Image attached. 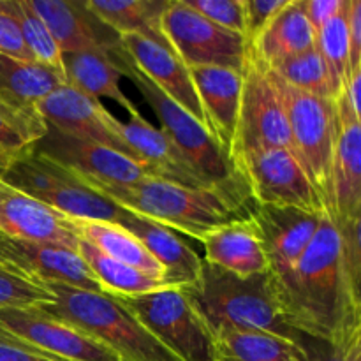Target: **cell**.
<instances>
[{"label": "cell", "instance_id": "f35d334b", "mask_svg": "<svg viewBox=\"0 0 361 361\" xmlns=\"http://www.w3.org/2000/svg\"><path fill=\"white\" fill-rule=\"evenodd\" d=\"M288 2L289 0H243V21H245L243 39L247 48L254 44L261 32L270 25V21Z\"/></svg>", "mask_w": 361, "mask_h": 361}, {"label": "cell", "instance_id": "f546056e", "mask_svg": "<svg viewBox=\"0 0 361 361\" xmlns=\"http://www.w3.org/2000/svg\"><path fill=\"white\" fill-rule=\"evenodd\" d=\"M168 2L169 0H87V7L118 35L140 34L171 49L161 28Z\"/></svg>", "mask_w": 361, "mask_h": 361}, {"label": "cell", "instance_id": "1f68e13d", "mask_svg": "<svg viewBox=\"0 0 361 361\" xmlns=\"http://www.w3.org/2000/svg\"><path fill=\"white\" fill-rule=\"evenodd\" d=\"M78 254L83 257L87 267L94 274L95 281L101 286V291L115 296V298L145 295V293L166 288V284L148 277L143 271L104 256L85 240H80V243H78Z\"/></svg>", "mask_w": 361, "mask_h": 361}, {"label": "cell", "instance_id": "b9f144b4", "mask_svg": "<svg viewBox=\"0 0 361 361\" xmlns=\"http://www.w3.org/2000/svg\"><path fill=\"white\" fill-rule=\"evenodd\" d=\"M0 361H56L0 331Z\"/></svg>", "mask_w": 361, "mask_h": 361}, {"label": "cell", "instance_id": "2e32d148", "mask_svg": "<svg viewBox=\"0 0 361 361\" xmlns=\"http://www.w3.org/2000/svg\"><path fill=\"white\" fill-rule=\"evenodd\" d=\"M0 264L35 284H62L102 293L83 257L66 247L16 242L0 235Z\"/></svg>", "mask_w": 361, "mask_h": 361}, {"label": "cell", "instance_id": "3957f363", "mask_svg": "<svg viewBox=\"0 0 361 361\" xmlns=\"http://www.w3.org/2000/svg\"><path fill=\"white\" fill-rule=\"evenodd\" d=\"M212 331H267L305 341L286 319L270 271L238 277L203 261L196 284L180 288Z\"/></svg>", "mask_w": 361, "mask_h": 361}, {"label": "cell", "instance_id": "4fadbf2b", "mask_svg": "<svg viewBox=\"0 0 361 361\" xmlns=\"http://www.w3.org/2000/svg\"><path fill=\"white\" fill-rule=\"evenodd\" d=\"M0 331L56 361H123L85 331L39 309H0Z\"/></svg>", "mask_w": 361, "mask_h": 361}, {"label": "cell", "instance_id": "30bf717a", "mask_svg": "<svg viewBox=\"0 0 361 361\" xmlns=\"http://www.w3.org/2000/svg\"><path fill=\"white\" fill-rule=\"evenodd\" d=\"M233 166L257 207H293L326 214L323 200L291 148L249 152L236 157Z\"/></svg>", "mask_w": 361, "mask_h": 361}, {"label": "cell", "instance_id": "4dcf8cb0", "mask_svg": "<svg viewBox=\"0 0 361 361\" xmlns=\"http://www.w3.org/2000/svg\"><path fill=\"white\" fill-rule=\"evenodd\" d=\"M48 123L37 106L20 108L0 101V175L34 154Z\"/></svg>", "mask_w": 361, "mask_h": 361}, {"label": "cell", "instance_id": "277c9868", "mask_svg": "<svg viewBox=\"0 0 361 361\" xmlns=\"http://www.w3.org/2000/svg\"><path fill=\"white\" fill-rule=\"evenodd\" d=\"M42 286L53 303L39 310L85 331L123 361H180L115 296L62 284Z\"/></svg>", "mask_w": 361, "mask_h": 361}, {"label": "cell", "instance_id": "7402d4cb", "mask_svg": "<svg viewBox=\"0 0 361 361\" xmlns=\"http://www.w3.org/2000/svg\"><path fill=\"white\" fill-rule=\"evenodd\" d=\"M116 130L126 141L134 157L143 162L152 175L189 187H208L200 173L189 164L182 152L161 129L152 126L141 113L129 115V120L116 122Z\"/></svg>", "mask_w": 361, "mask_h": 361}, {"label": "cell", "instance_id": "5b68a950", "mask_svg": "<svg viewBox=\"0 0 361 361\" xmlns=\"http://www.w3.org/2000/svg\"><path fill=\"white\" fill-rule=\"evenodd\" d=\"M271 78L277 83L284 102L289 126V148L328 208L331 164L341 130L335 99L295 90L274 74Z\"/></svg>", "mask_w": 361, "mask_h": 361}, {"label": "cell", "instance_id": "d6986e66", "mask_svg": "<svg viewBox=\"0 0 361 361\" xmlns=\"http://www.w3.org/2000/svg\"><path fill=\"white\" fill-rule=\"evenodd\" d=\"M120 44L145 78L208 129L189 67L171 49L140 34L120 35Z\"/></svg>", "mask_w": 361, "mask_h": 361}, {"label": "cell", "instance_id": "4316f807", "mask_svg": "<svg viewBox=\"0 0 361 361\" xmlns=\"http://www.w3.org/2000/svg\"><path fill=\"white\" fill-rule=\"evenodd\" d=\"M63 73L66 83L81 94L94 99H111L129 115L140 113L120 88L122 73L116 67L111 51H80L63 55Z\"/></svg>", "mask_w": 361, "mask_h": 361}, {"label": "cell", "instance_id": "74e56055", "mask_svg": "<svg viewBox=\"0 0 361 361\" xmlns=\"http://www.w3.org/2000/svg\"><path fill=\"white\" fill-rule=\"evenodd\" d=\"M187 4L212 23L243 35V0H187Z\"/></svg>", "mask_w": 361, "mask_h": 361}, {"label": "cell", "instance_id": "83f0119b", "mask_svg": "<svg viewBox=\"0 0 361 361\" xmlns=\"http://www.w3.org/2000/svg\"><path fill=\"white\" fill-rule=\"evenodd\" d=\"M62 85H66L63 71L0 53V101L32 108Z\"/></svg>", "mask_w": 361, "mask_h": 361}, {"label": "cell", "instance_id": "5bb4252c", "mask_svg": "<svg viewBox=\"0 0 361 361\" xmlns=\"http://www.w3.org/2000/svg\"><path fill=\"white\" fill-rule=\"evenodd\" d=\"M0 235L16 242L48 243L78 250V219L63 215L0 176Z\"/></svg>", "mask_w": 361, "mask_h": 361}, {"label": "cell", "instance_id": "9a60e30c", "mask_svg": "<svg viewBox=\"0 0 361 361\" xmlns=\"http://www.w3.org/2000/svg\"><path fill=\"white\" fill-rule=\"evenodd\" d=\"M37 109L46 123L59 129L60 133L104 145L122 152L127 157L136 159L116 130L118 118L113 116L99 99L88 97L66 83L46 95L37 104Z\"/></svg>", "mask_w": 361, "mask_h": 361}, {"label": "cell", "instance_id": "8d00e7d4", "mask_svg": "<svg viewBox=\"0 0 361 361\" xmlns=\"http://www.w3.org/2000/svg\"><path fill=\"white\" fill-rule=\"evenodd\" d=\"M341 233V263L344 270L345 282L356 300H361V215L337 224Z\"/></svg>", "mask_w": 361, "mask_h": 361}, {"label": "cell", "instance_id": "e575fe53", "mask_svg": "<svg viewBox=\"0 0 361 361\" xmlns=\"http://www.w3.org/2000/svg\"><path fill=\"white\" fill-rule=\"evenodd\" d=\"M4 9L16 21L25 46L35 62L63 71V56L44 21L32 11L28 0H2Z\"/></svg>", "mask_w": 361, "mask_h": 361}, {"label": "cell", "instance_id": "6da1fadb", "mask_svg": "<svg viewBox=\"0 0 361 361\" xmlns=\"http://www.w3.org/2000/svg\"><path fill=\"white\" fill-rule=\"evenodd\" d=\"M274 281L286 319L305 338L334 344L361 330V300L348 288L341 233L328 215L296 267Z\"/></svg>", "mask_w": 361, "mask_h": 361}, {"label": "cell", "instance_id": "484cf974", "mask_svg": "<svg viewBox=\"0 0 361 361\" xmlns=\"http://www.w3.org/2000/svg\"><path fill=\"white\" fill-rule=\"evenodd\" d=\"M316 48V32L303 13L302 0H289L247 51L264 66Z\"/></svg>", "mask_w": 361, "mask_h": 361}, {"label": "cell", "instance_id": "e0dca14e", "mask_svg": "<svg viewBox=\"0 0 361 361\" xmlns=\"http://www.w3.org/2000/svg\"><path fill=\"white\" fill-rule=\"evenodd\" d=\"M324 215L293 207H257L250 217L259 231L270 274L275 279L288 275L309 249Z\"/></svg>", "mask_w": 361, "mask_h": 361}, {"label": "cell", "instance_id": "ba28073f", "mask_svg": "<svg viewBox=\"0 0 361 361\" xmlns=\"http://www.w3.org/2000/svg\"><path fill=\"white\" fill-rule=\"evenodd\" d=\"M0 176L46 207L73 219L116 224L123 212L108 197H102L69 171L35 152Z\"/></svg>", "mask_w": 361, "mask_h": 361}, {"label": "cell", "instance_id": "ac0fdd59", "mask_svg": "<svg viewBox=\"0 0 361 361\" xmlns=\"http://www.w3.org/2000/svg\"><path fill=\"white\" fill-rule=\"evenodd\" d=\"M44 21L63 55L80 51H115L120 35L102 23L87 7V0H28Z\"/></svg>", "mask_w": 361, "mask_h": 361}, {"label": "cell", "instance_id": "8fae6325", "mask_svg": "<svg viewBox=\"0 0 361 361\" xmlns=\"http://www.w3.org/2000/svg\"><path fill=\"white\" fill-rule=\"evenodd\" d=\"M162 34L187 67H228L242 73L247 46L243 35L212 23L187 4L169 0L161 20Z\"/></svg>", "mask_w": 361, "mask_h": 361}, {"label": "cell", "instance_id": "ab89813d", "mask_svg": "<svg viewBox=\"0 0 361 361\" xmlns=\"http://www.w3.org/2000/svg\"><path fill=\"white\" fill-rule=\"evenodd\" d=\"M314 361H361V330L334 344L310 341Z\"/></svg>", "mask_w": 361, "mask_h": 361}, {"label": "cell", "instance_id": "cb8c5ba5", "mask_svg": "<svg viewBox=\"0 0 361 361\" xmlns=\"http://www.w3.org/2000/svg\"><path fill=\"white\" fill-rule=\"evenodd\" d=\"M326 214L335 224L361 215V122H341Z\"/></svg>", "mask_w": 361, "mask_h": 361}, {"label": "cell", "instance_id": "7bdbcfd3", "mask_svg": "<svg viewBox=\"0 0 361 361\" xmlns=\"http://www.w3.org/2000/svg\"><path fill=\"white\" fill-rule=\"evenodd\" d=\"M349 73L361 69V0L349 6Z\"/></svg>", "mask_w": 361, "mask_h": 361}, {"label": "cell", "instance_id": "44dd1931", "mask_svg": "<svg viewBox=\"0 0 361 361\" xmlns=\"http://www.w3.org/2000/svg\"><path fill=\"white\" fill-rule=\"evenodd\" d=\"M189 71L207 116L208 130L229 157L242 101V73L215 66L190 67Z\"/></svg>", "mask_w": 361, "mask_h": 361}, {"label": "cell", "instance_id": "8992f818", "mask_svg": "<svg viewBox=\"0 0 361 361\" xmlns=\"http://www.w3.org/2000/svg\"><path fill=\"white\" fill-rule=\"evenodd\" d=\"M111 56L122 76L129 78L136 85L145 101L154 109L162 133L182 152L183 157L200 173L204 182L215 185L238 176L233 162L219 147L210 130L176 102L166 97L148 78H145L122 46L111 51Z\"/></svg>", "mask_w": 361, "mask_h": 361}, {"label": "cell", "instance_id": "836d02e7", "mask_svg": "<svg viewBox=\"0 0 361 361\" xmlns=\"http://www.w3.org/2000/svg\"><path fill=\"white\" fill-rule=\"evenodd\" d=\"M349 6L351 0H344L341 11L316 32V49L326 63L337 95L349 76Z\"/></svg>", "mask_w": 361, "mask_h": 361}, {"label": "cell", "instance_id": "7a4b0ae2", "mask_svg": "<svg viewBox=\"0 0 361 361\" xmlns=\"http://www.w3.org/2000/svg\"><path fill=\"white\" fill-rule=\"evenodd\" d=\"M90 189L116 207L152 219L196 242L219 226L250 217L254 208L240 175L208 187H189L148 175L129 185Z\"/></svg>", "mask_w": 361, "mask_h": 361}, {"label": "cell", "instance_id": "ee69618b", "mask_svg": "<svg viewBox=\"0 0 361 361\" xmlns=\"http://www.w3.org/2000/svg\"><path fill=\"white\" fill-rule=\"evenodd\" d=\"M344 0H302L303 13L312 25L314 32L319 30L326 21H330L341 11Z\"/></svg>", "mask_w": 361, "mask_h": 361}, {"label": "cell", "instance_id": "ffe728a7", "mask_svg": "<svg viewBox=\"0 0 361 361\" xmlns=\"http://www.w3.org/2000/svg\"><path fill=\"white\" fill-rule=\"evenodd\" d=\"M116 224L133 233L161 264L168 288H189L196 284L203 270V259L173 229L129 210L122 212Z\"/></svg>", "mask_w": 361, "mask_h": 361}, {"label": "cell", "instance_id": "60d3db41", "mask_svg": "<svg viewBox=\"0 0 361 361\" xmlns=\"http://www.w3.org/2000/svg\"><path fill=\"white\" fill-rule=\"evenodd\" d=\"M0 53L9 56H16L21 60H34L32 53L25 46L23 37L20 34L16 21L7 14L4 4L0 0Z\"/></svg>", "mask_w": 361, "mask_h": 361}, {"label": "cell", "instance_id": "d6a6232c", "mask_svg": "<svg viewBox=\"0 0 361 361\" xmlns=\"http://www.w3.org/2000/svg\"><path fill=\"white\" fill-rule=\"evenodd\" d=\"M267 67L275 78L295 90L319 97H337L326 63L316 48L282 59Z\"/></svg>", "mask_w": 361, "mask_h": 361}, {"label": "cell", "instance_id": "9c48e42d", "mask_svg": "<svg viewBox=\"0 0 361 361\" xmlns=\"http://www.w3.org/2000/svg\"><path fill=\"white\" fill-rule=\"evenodd\" d=\"M242 101L229 159L268 148H289V126L277 83L256 55L247 51Z\"/></svg>", "mask_w": 361, "mask_h": 361}, {"label": "cell", "instance_id": "52a82bcc", "mask_svg": "<svg viewBox=\"0 0 361 361\" xmlns=\"http://www.w3.org/2000/svg\"><path fill=\"white\" fill-rule=\"evenodd\" d=\"M118 300L180 361H217L214 335L183 289L162 288Z\"/></svg>", "mask_w": 361, "mask_h": 361}, {"label": "cell", "instance_id": "d4e9b609", "mask_svg": "<svg viewBox=\"0 0 361 361\" xmlns=\"http://www.w3.org/2000/svg\"><path fill=\"white\" fill-rule=\"evenodd\" d=\"M217 361H314L310 338L293 341L267 331L221 330L214 334Z\"/></svg>", "mask_w": 361, "mask_h": 361}, {"label": "cell", "instance_id": "d590c367", "mask_svg": "<svg viewBox=\"0 0 361 361\" xmlns=\"http://www.w3.org/2000/svg\"><path fill=\"white\" fill-rule=\"evenodd\" d=\"M49 303L53 296L44 286L0 264V309H39Z\"/></svg>", "mask_w": 361, "mask_h": 361}, {"label": "cell", "instance_id": "f1b7e54d", "mask_svg": "<svg viewBox=\"0 0 361 361\" xmlns=\"http://www.w3.org/2000/svg\"><path fill=\"white\" fill-rule=\"evenodd\" d=\"M78 226H80L81 240L90 243L99 252L118 261V263L127 264V267L136 268L148 277L161 281L164 284L162 267L152 257V254L145 249L143 243L133 233H129L115 222L104 221L78 219Z\"/></svg>", "mask_w": 361, "mask_h": 361}, {"label": "cell", "instance_id": "603a6c76", "mask_svg": "<svg viewBox=\"0 0 361 361\" xmlns=\"http://www.w3.org/2000/svg\"><path fill=\"white\" fill-rule=\"evenodd\" d=\"M204 263L238 277L264 274L270 270L259 231L252 217L238 219L212 229L201 238Z\"/></svg>", "mask_w": 361, "mask_h": 361}, {"label": "cell", "instance_id": "7c38bea8", "mask_svg": "<svg viewBox=\"0 0 361 361\" xmlns=\"http://www.w3.org/2000/svg\"><path fill=\"white\" fill-rule=\"evenodd\" d=\"M34 152L69 171L87 187L129 185L152 175L147 166L122 152L69 136L51 126Z\"/></svg>", "mask_w": 361, "mask_h": 361}]
</instances>
